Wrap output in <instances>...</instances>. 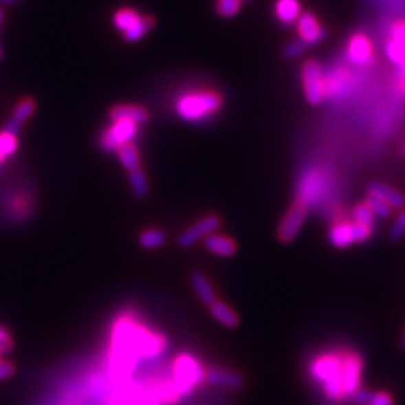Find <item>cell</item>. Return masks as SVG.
I'll use <instances>...</instances> for the list:
<instances>
[{"mask_svg":"<svg viewBox=\"0 0 405 405\" xmlns=\"http://www.w3.org/2000/svg\"><path fill=\"white\" fill-rule=\"evenodd\" d=\"M113 369L116 374H125L135 358H151L161 353L165 342L129 318H122L114 326L113 335Z\"/></svg>","mask_w":405,"mask_h":405,"instance_id":"1","label":"cell"},{"mask_svg":"<svg viewBox=\"0 0 405 405\" xmlns=\"http://www.w3.org/2000/svg\"><path fill=\"white\" fill-rule=\"evenodd\" d=\"M311 377L323 387V392L330 401H342L344 378V350L329 351L317 356L309 365Z\"/></svg>","mask_w":405,"mask_h":405,"instance_id":"2","label":"cell"},{"mask_svg":"<svg viewBox=\"0 0 405 405\" xmlns=\"http://www.w3.org/2000/svg\"><path fill=\"white\" fill-rule=\"evenodd\" d=\"M222 107V98L217 92H189L176 102V113L186 122H200L217 114Z\"/></svg>","mask_w":405,"mask_h":405,"instance_id":"3","label":"cell"},{"mask_svg":"<svg viewBox=\"0 0 405 405\" xmlns=\"http://www.w3.org/2000/svg\"><path fill=\"white\" fill-rule=\"evenodd\" d=\"M114 26L118 28L128 43H137L152 29L153 20L142 17L131 8H122L114 14Z\"/></svg>","mask_w":405,"mask_h":405,"instance_id":"4","label":"cell"},{"mask_svg":"<svg viewBox=\"0 0 405 405\" xmlns=\"http://www.w3.org/2000/svg\"><path fill=\"white\" fill-rule=\"evenodd\" d=\"M175 387L179 395H186L191 392L197 384H200L204 378L203 368L193 356L182 354L175 362Z\"/></svg>","mask_w":405,"mask_h":405,"instance_id":"5","label":"cell"},{"mask_svg":"<svg viewBox=\"0 0 405 405\" xmlns=\"http://www.w3.org/2000/svg\"><path fill=\"white\" fill-rule=\"evenodd\" d=\"M302 85L307 101L311 105H320L326 96V78L318 62L307 61L302 66Z\"/></svg>","mask_w":405,"mask_h":405,"instance_id":"6","label":"cell"},{"mask_svg":"<svg viewBox=\"0 0 405 405\" xmlns=\"http://www.w3.org/2000/svg\"><path fill=\"white\" fill-rule=\"evenodd\" d=\"M138 132V125L131 120H113L101 135V147L107 152H118L122 146L132 143Z\"/></svg>","mask_w":405,"mask_h":405,"instance_id":"7","label":"cell"},{"mask_svg":"<svg viewBox=\"0 0 405 405\" xmlns=\"http://www.w3.org/2000/svg\"><path fill=\"white\" fill-rule=\"evenodd\" d=\"M307 215H308V206L296 201L292 208L288 209L283 222H281V226L278 228L279 241L284 243L294 241V237L299 234L305 219H307Z\"/></svg>","mask_w":405,"mask_h":405,"instance_id":"8","label":"cell"},{"mask_svg":"<svg viewBox=\"0 0 405 405\" xmlns=\"http://www.w3.org/2000/svg\"><path fill=\"white\" fill-rule=\"evenodd\" d=\"M219 226H221V219L218 217H215V215H209V217L200 219L198 222H195L193 227L185 230L179 237V245L182 248L193 246L195 242L201 241L203 237L213 234Z\"/></svg>","mask_w":405,"mask_h":405,"instance_id":"9","label":"cell"},{"mask_svg":"<svg viewBox=\"0 0 405 405\" xmlns=\"http://www.w3.org/2000/svg\"><path fill=\"white\" fill-rule=\"evenodd\" d=\"M347 57L354 65L366 66L374 59L373 44L363 33H358L350 39L349 47H347Z\"/></svg>","mask_w":405,"mask_h":405,"instance_id":"10","label":"cell"},{"mask_svg":"<svg viewBox=\"0 0 405 405\" xmlns=\"http://www.w3.org/2000/svg\"><path fill=\"white\" fill-rule=\"evenodd\" d=\"M297 32H299V39L307 45H316L326 36V32L321 28L317 17H314L311 12L300 14L297 19Z\"/></svg>","mask_w":405,"mask_h":405,"instance_id":"11","label":"cell"},{"mask_svg":"<svg viewBox=\"0 0 405 405\" xmlns=\"http://www.w3.org/2000/svg\"><path fill=\"white\" fill-rule=\"evenodd\" d=\"M368 194L375 195L380 200L389 204L392 209H404L405 206V197L401 193L384 184H380V182H374V184L369 185Z\"/></svg>","mask_w":405,"mask_h":405,"instance_id":"12","label":"cell"},{"mask_svg":"<svg viewBox=\"0 0 405 405\" xmlns=\"http://www.w3.org/2000/svg\"><path fill=\"white\" fill-rule=\"evenodd\" d=\"M110 118L113 120H131L140 125V123H144L149 120V111L140 105H132V104H125V105H116L110 110Z\"/></svg>","mask_w":405,"mask_h":405,"instance_id":"13","label":"cell"},{"mask_svg":"<svg viewBox=\"0 0 405 405\" xmlns=\"http://www.w3.org/2000/svg\"><path fill=\"white\" fill-rule=\"evenodd\" d=\"M329 241L335 248H349L354 243V234H353V222L350 221H340L332 226L329 230Z\"/></svg>","mask_w":405,"mask_h":405,"instance_id":"14","label":"cell"},{"mask_svg":"<svg viewBox=\"0 0 405 405\" xmlns=\"http://www.w3.org/2000/svg\"><path fill=\"white\" fill-rule=\"evenodd\" d=\"M204 246L208 248V251L218 255V257H231L237 250L236 242L233 239L224 234H210L204 241Z\"/></svg>","mask_w":405,"mask_h":405,"instance_id":"15","label":"cell"},{"mask_svg":"<svg viewBox=\"0 0 405 405\" xmlns=\"http://www.w3.org/2000/svg\"><path fill=\"white\" fill-rule=\"evenodd\" d=\"M35 111V102L32 99H23V101L17 105V109L14 110L10 122L6 123L5 131L12 132V134H17V131L21 128L24 122H28L30 116Z\"/></svg>","mask_w":405,"mask_h":405,"instance_id":"16","label":"cell"},{"mask_svg":"<svg viewBox=\"0 0 405 405\" xmlns=\"http://www.w3.org/2000/svg\"><path fill=\"white\" fill-rule=\"evenodd\" d=\"M275 15L283 24H293L300 17L299 0H276Z\"/></svg>","mask_w":405,"mask_h":405,"instance_id":"17","label":"cell"},{"mask_svg":"<svg viewBox=\"0 0 405 405\" xmlns=\"http://www.w3.org/2000/svg\"><path fill=\"white\" fill-rule=\"evenodd\" d=\"M210 312L213 318L218 321L219 325H222L224 327H228V329H233L239 325V318L236 316V312L231 309L228 305H226L224 302H213L210 305Z\"/></svg>","mask_w":405,"mask_h":405,"instance_id":"18","label":"cell"},{"mask_svg":"<svg viewBox=\"0 0 405 405\" xmlns=\"http://www.w3.org/2000/svg\"><path fill=\"white\" fill-rule=\"evenodd\" d=\"M191 284L194 287V290L197 292L198 297L204 305H210L213 302H217V293H215L212 284L209 283V279L203 276L201 274H194L191 276Z\"/></svg>","mask_w":405,"mask_h":405,"instance_id":"19","label":"cell"},{"mask_svg":"<svg viewBox=\"0 0 405 405\" xmlns=\"http://www.w3.org/2000/svg\"><path fill=\"white\" fill-rule=\"evenodd\" d=\"M209 383L221 387H228V389H236V387L242 386V378L236 373H230V371L224 369H213L208 374Z\"/></svg>","mask_w":405,"mask_h":405,"instance_id":"20","label":"cell"},{"mask_svg":"<svg viewBox=\"0 0 405 405\" xmlns=\"http://www.w3.org/2000/svg\"><path fill=\"white\" fill-rule=\"evenodd\" d=\"M118 156L122 162L123 167H125L128 171H132L135 168H140V153L138 149L132 144L128 143L125 146H122L118 151Z\"/></svg>","mask_w":405,"mask_h":405,"instance_id":"21","label":"cell"},{"mask_svg":"<svg viewBox=\"0 0 405 405\" xmlns=\"http://www.w3.org/2000/svg\"><path fill=\"white\" fill-rule=\"evenodd\" d=\"M17 134L12 132L2 131L0 132V164H3L10 156H12L17 152Z\"/></svg>","mask_w":405,"mask_h":405,"instance_id":"22","label":"cell"},{"mask_svg":"<svg viewBox=\"0 0 405 405\" xmlns=\"http://www.w3.org/2000/svg\"><path fill=\"white\" fill-rule=\"evenodd\" d=\"M129 184L132 188V193L138 198H144L149 193L147 180L144 176V171L142 168H135L129 171Z\"/></svg>","mask_w":405,"mask_h":405,"instance_id":"23","label":"cell"},{"mask_svg":"<svg viewBox=\"0 0 405 405\" xmlns=\"http://www.w3.org/2000/svg\"><path fill=\"white\" fill-rule=\"evenodd\" d=\"M165 234L161 230H146L140 234V245L146 250H155V248H160L165 243Z\"/></svg>","mask_w":405,"mask_h":405,"instance_id":"24","label":"cell"},{"mask_svg":"<svg viewBox=\"0 0 405 405\" xmlns=\"http://www.w3.org/2000/svg\"><path fill=\"white\" fill-rule=\"evenodd\" d=\"M353 218L354 221L359 222V224L368 226V227H373L375 222V215L373 213V210H371V208L366 203H360L354 208Z\"/></svg>","mask_w":405,"mask_h":405,"instance_id":"25","label":"cell"},{"mask_svg":"<svg viewBox=\"0 0 405 405\" xmlns=\"http://www.w3.org/2000/svg\"><path fill=\"white\" fill-rule=\"evenodd\" d=\"M365 203L369 206L371 210H373V213L378 218H389L393 213V209L391 208V206L384 203L383 200H380V198H377L375 195L368 194Z\"/></svg>","mask_w":405,"mask_h":405,"instance_id":"26","label":"cell"},{"mask_svg":"<svg viewBox=\"0 0 405 405\" xmlns=\"http://www.w3.org/2000/svg\"><path fill=\"white\" fill-rule=\"evenodd\" d=\"M242 8V0H218L217 11L224 19H231L234 17Z\"/></svg>","mask_w":405,"mask_h":405,"instance_id":"27","label":"cell"},{"mask_svg":"<svg viewBox=\"0 0 405 405\" xmlns=\"http://www.w3.org/2000/svg\"><path fill=\"white\" fill-rule=\"evenodd\" d=\"M307 48H308V45L303 43L302 39H296V41H292L290 44H287L285 47H284V57L285 59H296V57H299V56H302L305 52H307Z\"/></svg>","mask_w":405,"mask_h":405,"instance_id":"28","label":"cell"},{"mask_svg":"<svg viewBox=\"0 0 405 405\" xmlns=\"http://www.w3.org/2000/svg\"><path fill=\"white\" fill-rule=\"evenodd\" d=\"M353 234H354V243L366 242L368 239L373 236V227L363 226L356 221H353Z\"/></svg>","mask_w":405,"mask_h":405,"instance_id":"29","label":"cell"},{"mask_svg":"<svg viewBox=\"0 0 405 405\" xmlns=\"http://www.w3.org/2000/svg\"><path fill=\"white\" fill-rule=\"evenodd\" d=\"M405 236V209H401V212L396 217L392 230H391V237L393 241H399Z\"/></svg>","mask_w":405,"mask_h":405,"instance_id":"30","label":"cell"},{"mask_svg":"<svg viewBox=\"0 0 405 405\" xmlns=\"http://www.w3.org/2000/svg\"><path fill=\"white\" fill-rule=\"evenodd\" d=\"M12 345H14V342H12V338H11L10 332H8L3 326H0V354L3 356L5 353L11 351Z\"/></svg>","mask_w":405,"mask_h":405,"instance_id":"31","label":"cell"},{"mask_svg":"<svg viewBox=\"0 0 405 405\" xmlns=\"http://www.w3.org/2000/svg\"><path fill=\"white\" fill-rule=\"evenodd\" d=\"M373 396H374L373 392L359 389L356 393L353 395V401L356 402L358 405H369L371 401H373Z\"/></svg>","mask_w":405,"mask_h":405,"instance_id":"32","label":"cell"},{"mask_svg":"<svg viewBox=\"0 0 405 405\" xmlns=\"http://www.w3.org/2000/svg\"><path fill=\"white\" fill-rule=\"evenodd\" d=\"M369 405H393V401L389 393L380 392V393H374L373 401H371Z\"/></svg>","mask_w":405,"mask_h":405,"instance_id":"33","label":"cell"},{"mask_svg":"<svg viewBox=\"0 0 405 405\" xmlns=\"http://www.w3.org/2000/svg\"><path fill=\"white\" fill-rule=\"evenodd\" d=\"M14 374V366L10 362L0 359V380L10 378Z\"/></svg>","mask_w":405,"mask_h":405,"instance_id":"34","label":"cell"},{"mask_svg":"<svg viewBox=\"0 0 405 405\" xmlns=\"http://www.w3.org/2000/svg\"><path fill=\"white\" fill-rule=\"evenodd\" d=\"M401 345H402V349L405 350V333H404V336H402V342H401Z\"/></svg>","mask_w":405,"mask_h":405,"instance_id":"35","label":"cell"},{"mask_svg":"<svg viewBox=\"0 0 405 405\" xmlns=\"http://www.w3.org/2000/svg\"><path fill=\"white\" fill-rule=\"evenodd\" d=\"M242 2H251V0H242Z\"/></svg>","mask_w":405,"mask_h":405,"instance_id":"36","label":"cell"},{"mask_svg":"<svg viewBox=\"0 0 405 405\" xmlns=\"http://www.w3.org/2000/svg\"><path fill=\"white\" fill-rule=\"evenodd\" d=\"M0 21H2V14H0Z\"/></svg>","mask_w":405,"mask_h":405,"instance_id":"37","label":"cell"},{"mask_svg":"<svg viewBox=\"0 0 405 405\" xmlns=\"http://www.w3.org/2000/svg\"><path fill=\"white\" fill-rule=\"evenodd\" d=\"M0 56H2V48H0Z\"/></svg>","mask_w":405,"mask_h":405,"instance_id":"38","label":"cell"},{"mask_svg":"<svg viewBox=\"0 0 405 405\" xmlns=\"http://www.w3.org/2000/svg\"><path fill=\"white\" fill-rule=\"evenodd\" d=\"M0 359H2V354H0Z\"/></svg>","mask_w":405,"mask_h":405,"instance_id":"39","label":"cell"},{"mask_svg":"<svg viewBox=\"0 0 405 405\" xmlns=\"http://www.w3.org/2000/svg\"><path fill=\"white\" fill-rule=\"evenodd\" d=\"M404 153H405V147H404Z\"/></svg>","mask_w":405,"mask_h":405,"instance_id":"40","label":"cell"},{"mask_svg":"<svg viewBox=\"0 0 405 405\" xmlns=\"http://www.w3.org/2000/svg\"><path fill=\"white\" fill-rule=\"evenodd\" d=\"M111 405H116V404H111Z\"/></svg>","mask_w":405,"mask_h":405,"instance_id":"41","label":"cell"}]
</instances>
